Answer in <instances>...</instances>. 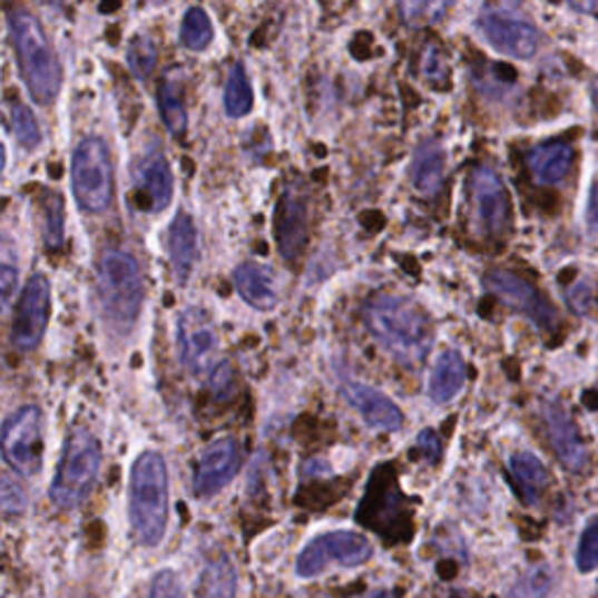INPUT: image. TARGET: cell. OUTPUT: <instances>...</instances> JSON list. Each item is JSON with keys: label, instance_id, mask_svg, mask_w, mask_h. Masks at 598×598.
Instances as JSON below:
<instances>
[{"label": "cell", "instance_id": "cell-1", "mask_svg": "<svg viewBox=\"0 0 598 598\" xmlns=\"http://www.w3.org/2000/svg\"><path fill=\"white\" fill-rule=\"evenodd\" d=\"M10 33L21 78L38 104H52L61 89V68L40 21L27 10L10 12Z\"/></svg>", "mask_w": 598, "mask_h": 598}, {"label": "cell", "instance_id": "cell-2", "mask_svg": "<svg viewBox=\"0 0 598 598\" xmlns=\"http://www.w3.org/2000/svg\"><path fill=\"white\" fill-rule=\"evenodd\" d=\"M131 523L143 545H157L166 533L169 521V474L157 451L136 459L131 468Z\"/></svg>", "mask_w": 598, "mask_h": 598}, {"label": "cell", "instance_id": "cell-3", "mask_svg": "<svg viewBox=\"0 0 598 598\" xmlns=\"http://www.w3.org/2000/svg\"><path fill=\"white\" fill-rule=\"evenodd\" d=\"M374 337L404 361H419L430 344V325L423 311L400 297H379L367 308Z\"/></svg>", "mask_w": 598, "mask_h": 598}, {"label": "cell", "instance_id": "cell-4", "mask_svg": "<svg viewBox=\"0 0 598 598\" xmlns=\"http://www.w3.org/2000/svg\"><path fill=\"white\" fill-rule=\"evenodd\" d=\"M101 468V444L89 430H76L68 438L63 459L52 482V502L63 510L80 506L94 489Z\"/></svg>", "mask_w": 598, "mask_h": 598}, {"label": "cell", "instance_id": "cell-5", "mask_svg": "<svg viewBox=\"0 0 598 598\" xmlns=\"http://www.w3.org/2000/svg\"><path fill=\"white\" fill-rule=\"evenodd\" d=\"M99 297L115 325H131L143 304V274L134 255L106 251L99 262Z\"/></svg>", "mask_w": 598, "mask_h": 598}, {"label": "cell", "instance_id": "cell-6", "mask_svg": "<svg viewBox=\"0 0 598 598\" xmlns=\"http://www.w3.org/2000/svg\"><path fill=\"white\" fill-rule=\"evenodd\" d=\"M73 193L85 210L101 213L112 202V159L104 138H85L73 153Z\"/></svg>", "mask_w": 598, "mask_h": 598}, {"label": "cell", "instance_id": "cell-7", "mask_svg": "<svg viewBox=\"0 0 598 598\" xmlns=\"http://www.w3.org/2000/svg\"><path fill=\"white\" fill-rule=\"evenodd\" d=\"M372 545L363 533L330 531L311 540L297 557L300 578H318L332 566L353 568L370 561Z\"/></svg>", "mask_w": 598, "mask_h": 598}, {"label": "cell", "instance_id": "cell-8", "mask_svg": "<svg viewBox=\"0 0 598 598\" xmlns=\"http://www.w3.org/2000/svg\"><path fill=\"white\" fill-rule=\"evenodd\" d=\"M0 451L21 477H33L42 463V412L36 404L21 406L0 430Z\"/></svg>", "mask_w": 598, "mask_h": 598}, {"label": "cell", "instance_id": "cell-9", "mask_svg": "<svg viewBox=\"0 0 598 598\" xmlns=\"http://www.w3.org/2000/svg\"><path fill=\"white\" fill-rule=\"evenodd\" d=\"M52 293L45 276H33L23 288L12 325V344L19 351H31L40 344L47 321H50Z\"/></svg>", "mask_w": 598, "mask_h": 598}, {"label": "cell", "instance_id": "cell-10", "mask_svg": "<svg viewBox=\"0 0 598 598\" xmlns=\"http://www.w3.org/2000/svg\"><path fill=\"white\" fill-rule=\"evenodd\" d=\"M470 197L474 206V223L482 234L496 236L510 220V197L500 176L493 169H477L470 178Z\"/></svg>", "mask_w": 598, "mask_h": 598}, {"label": "cell", "instance_id": "cell-11", "mask_svg": "<svg viewBox=\"0 0 598 598\" xmlns=\"http://www.w3.org/2000/svg\"><path fill=\"white\" fill-rule=\"evenodd\" d=\"M215 346H218V334H215L210 318L202 308H187L178 321V351L183 365L189 372L202 374L210 365Z\"/></svg>", "mask_w": 598, "mask_h": 598}, {"label": "cell", "instance_id": "cell-12", "mask_svg": "<svg viewBox=\"0 0 598 598\" xmlns=\"http://www.w3.org/2000/svg\"><path fill=\"white\" fill-rule=\"evenodd\" d=\"M242 465V449L236 440L223 438L215 440L204 453L195 468V493L202 498L215 496L223 491Z\"/></svg>", "mask_w": 598, "mask_h": 598}, {"label": "cell", "instance_id": "cell-13", "mask_svg": "<svg viewBox=\"0 0 598 598\" xmlns=\"http://www.w3.org/2000/svg\"><path fill=\"white\" fill-rule=\"evenodd\" d=\"M480 29L491 47L498 52L514 57V59H531L540 47V33L531 23L506 17V14H484Z\"/></svg>", "mask_w": 598, "mask_h": 598}, {"label": "cell", "instance_id": "cell-14", "mask_svg": "<svg viewBox=\"0 0 598 598\" xmlns=\"http://www.w3.org/2000/svg\"><path fill=\"white\" fill-rule=\"evenodd\" d=\"M487 285L502 302L521 311V314L536 321L540 327H549L555 323L552 306L538 293L536 285L523 281L521 276L510 272H491L487 276Z\"/></svg>", "mask_w": 598, "mask_h": 598}, {"label": "cell", "instance_id": "cell-15", "mask_svg": "<svg viewBox=\"0 0 598 598\" xmlns=\"http://www.w3.org/2000/svg\"><path fill=\"white\" fill-rule=\"evenodd\" d=\"M344 395L351 402L353 410L365 419L367 425L379 428V430H389V433H395V430L402 428V412L398 410L391 398L379 393L376 389L351 381V384L344 386Z\"/></svg>", "mask_w": 598, "mask_h": 598}, {"label": "cell", "instance_id": "cell-16", "mask_svg": "<svg viewBox=\"0 0 598 598\" xmlns=\"http://www.w3.org/2000/svg\"><path fill=\"white\" fill-rule=\"evenodd\" d=\"M545 421H547L549 438H552V444L559 453V459L563 461V465L576 472L582 470L587 463L585 442L578 433L576 423H572V419L566 414V410L559 402H549L545 406Z\"/></svg>", "mask_w": 598, "mask_h": 598}, {"label": "cell", "instance_id": "cell-17", "mask_svg": "<svg viewBox=\"0 0 598 598\" xmlns=\"http://www.w3.org/2000/svg\"><path fill=\"white\" fill-rule=\"evenodd\" d=\"M174 195L171 169L161 157H150L138 166L136 171V197L140 208L146 210H164L169 206Z\"/></svg>", "mask_w": 598, "mask_h": 598}, {"label": "cell", "instance_id": "cell-18", "mask_svg": "<svg viewBox=\"0 0 598 598\" xmlns=\"http://www.w3.org/2000/svg\"><path fill=\"white\" fill-rule=\"evenodd\" d=\"M276 236L283 257H297L306 242V208L295 195H285L276 213Z\"/></svg>", "mask_w": 598, "mask_h": 598}, {"label": "cell", "instance_id": "cell-19", "mask_svg": "<svg viewBox=\"0 0 598 598\" xmlns=\"http://www.w3.org/2000/svg\"><path fill=\"white\" fill-rule=\"evenodd\" d=\"M169 257L176 278L185 283L197 262V229L187 213H178L169 227Z\"/></svg>", "mask_w": 598, "mask_h": 598}, {"label": "cell", "instance_id": "cell-20", "mask_svg": "<svg viewBox=\"0 0 598 598\" xmlns=\"http://www.w3.org/2000/svg\"><path fill=\"white\" fill-rule=\"evenodd\" d=\"M234 283L238 295H242L251 306L259 311L276 306V285L267 267L255 265V262H246V265L236 267Z\"/></svg>", "mask_w": 598, "mask_h": 598}, {"label": "cell", "instance_id": "cell-21", "mask_svg": "<svg viewBox=\"0 0 598 598\" xmlns=\"http://www.w3.org/2000/svg\"><path fill=\"white\" fill-rule=\"evenodd\" d=\"M465 384V363L457 351H444L430 374L428 393L435 402H449L461 393Z\"/></svg>", "mask_w": 598, "mask_h": 598}, {"label": "cell", "instance_id": "cell-22", "mask_svg": "<svg viewBox=\"0 0 598 598\" xmlns=\"http://www.w3.org/2000/svg\"><path fill=\"white\" fill-rule=\"evenodd\" d=\"M572 161V150L566 143H547L529 153V166L538 183L555 185L566 178Z\"/></svg>", "mask_w": 598, "mask_h": 598}, {"label": "cell", "instance_id": "cell-23", "mask_svg": "<svg viewBox=\"0 0 598 598\" xmlns=\"http://www.w3.org/2000/svg\"><path fill=\"white\" fill-rule=\"evenodd\" d=\"M444 178V150L438 143H425L416 150L412 164V183L414 189L423 197L438 195V189Z\"/></svg>", "mask_w": 598, "mask_h": 598}, {"label": "cell", "instance_id": "cell-24", "mask_svg": "<svg viewBox=\"0 0 598 598\" xmlns=\"http://www.w3.org/2000/svg\"><path fill=\"white\" fill-rule=\"evenodd\" d=\"M510 472L514 477L517 487L521 489V493L529 502L538 500V496L549 482L547 468L542 465L538 457H533V453H514V457L510 459Z\"/></svg>", "mask_w": 598, "mask_h": 598}, {"label": "cell", "instance_id": "cell-25", "mask_svg": "<svg viewBox=\"0 0 598 598\" xmlns=\"http://www.w3.org/2000/svg\"><path fill=\"white\" fill-rule=\"evenodd\" d=\"M159 110L169 131L174 136H183L187 129V112L183 104V87L176 78H164L159 85Z\"/></svg>", "mask_w": 598, "mask_h": 598}, {"label": "cell", "instance_id": "cell-26", "mask_svg": "<svg viewBox=\"0 0 598 598\" xmlns=\"http://www.w3.org/2000/svg\"><path fill=\"white\" fill-rule=\"evenodd\" d=\"M234 596H236V576L232 563L225 557L210 561L199 582V598H234Z\"/></svg>", "mask_w": 598, "mask_h": 598}, {"label": "cell", "instance_id": "cell-27", "mask_svg": "<svg viewBox=\"0 0 598 598\" xmlns=\"http://www.w3.org/2000/svg\"><path fill=\"white\" fill-rule=\"evenodd\" d=\"M253 108V89L248 85L246 70L242 63H236L229 70L227 87H225V110L232 117H244Z\"/></svg>", "mask_w": 598, "mask_h": 598}, {"label": "cell", "instance_id": "cell-28", "mask_svg": "<svg viewBox=\"0 0 598 598\" xmlns=\"http://www.w3.org/2000/svg\"><path fill=\"white\" fill-rule=\"evenodd\" d=\"M180 40L187 50H195V52H202L210 45L213 23L202 8H193L185 14L183 27H180Z\"/></svg>", "mask_w": 598, "mask_h": 598}, {"label": "cell", "instance_id": "cell-29", "mask_svg": "<svg viewBox=\"0 0 598 598\" xmlns=\"http://www.w3.org/2000/svg\"><path fill=\"white\" fill-rule=\"evenodd\" d=\"M555 585V572L549 566L531 568L526 576L510 589L508 598H547Z\"/></svg>", "mask_w": 598, "mask_h": 598}, {"label": "cell", "instance_id": "cell-30", "mask_svg": "<svg viewBox=\"0 0 598 598\" xmlns=\"http://www.w3.org/2000/svg\"><path fill=\"white\" fill-rule=\"evenodd\" d=\"M453 0H400V14L412 27H425L438 21Z\"/></svg>", "mask_w": 598, "mask_h": 598}, {"label": "cell", "instance_id": "cell-31", "mask_svg": "<svg viewBox=\"0 0 598 598\" xmlns=\"http://www.w3.org/2000/svg\"><path fill=\"white\" fill-rule=\"evenodd\" d=\"M10 122H12V131H14V138H17L19 146H23L27 150L38 146V143H40V127L36 122L33 112L27 106L14 104L12 112H10Z\"/></svg>", "mask_w": 598, "mask_h": 598}, {"label": "cell", "instance_id": "cell-32", "mask_svg": "<svg viewBox=\"0 0 598 598\" xmlns=\"http://www.w3.org/2000/svg\"><path fill=\"white\" fill-rule=\"evenodd\" d=\"M157 63V50L150 38L138 36L129 47V68L138 80H146Z\"/></svg>", "mask_w": 598, "mask_h": 598}, {"label": "cell", "instance_id": "cell-33", "mask_svg": "<svg viewBox=\"0 0 598 598\" xmlns=\"http://www.w3.org/2000/svg\"><path fill=\"white\" fill-rule=\"evenodd\" d=\"M578 568L582 572H591L598 568V517H594L582 531L580 545H578Z\"/></svg>", "mask_w": 598, "mask_h": 598}, {"label": "cell", "instance_id": "cell-34", "mask_svg": "<svg viewBox=\"0 0 598 598\" xmlns=\"http://www.w3.org/2000/svg\"><path fill=\"white\" fill-rule=\"evenodd\" d=\"M150 598H185V589L174 570L157 572L150 585Z\"/></svg>", "mask_w": 598, "mask_h": 598}, {"label": "cell", "instance_id": "cell-35", "mask_svg": "<svg viewBox=\"0 0 598 598\" xmlns=\"http://www.w3.org/2000/svg\"><path fill=\"white\" fill-rule=\"evenodd\" d=\"M47 244L52 248L61 244L63 238V213H61V199H52L50 206H47Z\"/></svg>", "mask_w": 598, "mask_h": 598}, {"label": "cell", "instance_id": "cell-36", "mask_svg": "<svg viewBox=\"0 0 598 598\" xmlns=\"http://www.w3.org/2000/svg\"><path fill=\"white\" fill-rule=\"evenodd\" d=\"M17 291V269L12 265H0V308H3Z\"/></svg>", "mask_w": 598, "mask_h": 598}, {"label": "cell", "instance_id": "cell-37", "mask_svg": "<svg viewBox=\"0 0 598 598\" xmlns=\"http://www.w3.org/2000/svg\"><path fill=\"white\" fill-rule=\"evenodd\" d=\"M587 227H589V232L598 234V183H594L591 195H589V204H587Z\"/></svg>", "mask_w": 598, "mask_h": 598}, {"label": "cell", "instance_id": "cell-38", "mask_svg": "<svg viewBox=\"0 0 598 598\" xmlns=\"http://www.w3.org/2000/svg\"><path fill=\"white\" fill-rule=\"evenodd\" d=\"M419 447L428 449V457H438V451H440V442H438L435 433H430V430H425L423 435H419Z\"/></svg>", "mask_w": 598, "mask_h": 598}, {"label": "cell", "instance_id": "cell-39", "mask_svg": "<svg viewBox=\"0 0 598 598\" xmlns=\"http://www.w3.org/2000/svg\"><path fill=\"white\" fill-rule=\"evenodd\" d=\"M572 10L582 14H598V0H568Z\"/></svg>", "mask_w": 598, "mask_h": 598}, {"label": "cell", "instance_id": "cell-40", "mask_svg": "<svg viewBox=\"0 0 598 598\" xmlns=\"http://www.w3.org/2000/svg\"><path fill=\"white\" fill-rule=\"evenodd\" d=\"M591 99H594V106L598 108V80L591 82Z\"/></svg>", "mask_w": 598, "mask_h": 598}, {"label": "cell", "instance_id": "cell-41", "mask_svg": "<svg viewBox=\"0 0 598 598\" xmlns=\"http://www.w3.org/2000/svg\"><path fill=\"white\" fill-rule=\"evenodd\" d=\"M3 166H6V148L0 146V174H3Z\"/></svg>", "mask_w": 598, "mask_h": 598}, {"label": "cell", "instance_id": "cell-42", "mask_svg": "<svg viewBox=\"0 0 598 598\" xmlns=\"http://www.w3.org/2000/svg\"><path fill=\"white\" fill-rule=\"evenodd\" d=\"M153 6H164V3H169V0H150Z\"/></svg>", "mask_w": 598, "mask_h": 598}, {"label": "cell", "instance_id": "cell-43", "mask_svg": "<svg viewBox=\"0 0 598 598\" xmlns=\"http://www.w3.org/2000/svg\"><path fill=\"white\" fill-rule=\"evenodd\" d=\"M50 3H61V0H50Z\"/></svg>", "mask_w": 598, "mask_h": 598}, {"label": "cell", "instance_id": "cell-44", "mask_svg": "<svg viewBox=\"0 0 598 598\" xmlns=\"http://www.w3.org/2000/svg\"><path fill=\"white\" fill-rule=\"evenodd\" d=\"M594 598H598V594H596V596H594Z\"/></svg>", "mask_w": 598, "mask_h": 598}]
</instances>
